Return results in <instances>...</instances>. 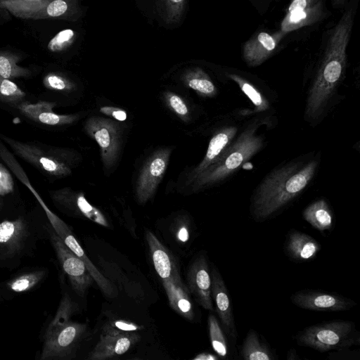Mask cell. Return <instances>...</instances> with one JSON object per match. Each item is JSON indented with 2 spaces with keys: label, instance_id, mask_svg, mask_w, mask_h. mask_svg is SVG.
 Returning a JSON list of instances; mask_svg holds the SVG:
<instances>
[{
  "label": "cell",
  "instance_id": "obj_1",
  "mask_svg": "<svg viewBox=\"0 0 360 360\" xmlns=\"http://www.w3.org/2000/svg\"><path fill=\"white\" fill-rule=\"evenodd\" d=\"M319 160H293L269 172L256 188L250 203L252 218L266 220L297 198L314 179Z\"/></svg>",
  "mask_w": 360,
  "mask_h": 360
},
{
  "label": "cell",
  "instance_id": "obj_2",
  "mask_svg": "<svg viewBox=\"0 0 360 360\" xmlns=\"http://www.w3.org/2000/svg\"><path fill=\"white\" fill-rule=\"evenodd\" d=\"M259 125L252 124L225 149L217 161L191 184L199 191L220 183L233 174L264 146V138L257 134Z\"/></svg>",
  "mask_w": 360,
  "mask_h": 360
},
{
  "label": "cell",
  "instance_id": "obj_3",
  "mask_svg": "<svg viewBox=\"0 0 360 360\" xmlns=\"http://www.w3.org/2000/svg\"><path fill=\"white\" fill-rule=\"evenodd\" d=\"M76 307L68 295L63 297L55 317L45 331L41 360L71 359L74 357L87 331L86 324L70 320Z\"/></svg>",
  "mask_w": 360,
  "mask_h": 360
},
{
  "label": "cell",
  "instance_id": "obj_4",
  "mask_svg": "<svg viewBox=\"0 0 360 360\" xmlns=\"http://www.w3.org/2000/svg\"><path fill=\"white\" fill-rule=\"evenodd\" d=\"M297 344L325 352L342 350L360 344V333L354 322L335 320L312 325L295 335Z\"/></svg>",
  "mask_w": 360,
  "mask_h": 360
},
{
  "label": "cell",
  "instance_id": "obj_5",
  "mask_svg": "<svg viewBox=\"0 0 360 360\" xmlns=\"http://www.w3.org/2000/svg\"><path fill=\"white\" fill-rule=\"evenodd\" d=\"M13 152L49 176L63 178L72 173L71 165L62 150L34 142H22L1 135Z\"/></svg>",
  "mask_w": 360,
  "mask_h": 360
},
{
  "label": "cell",
  "instance_id": "obj_6",
  "mask_svg": "<svg viewBox=\"0 0 360 360\" xmlns=\"http://www.w3.org/2000/svg\"><path fill=\"white\" fill-rule=\"evenodd\" d=\"M84 130L98 145L103 166L112 168L118 159L122 146L120 124L112 119L91 116L86 120Z\"/></svg>",
  "mask_w": 360,
  "mask_h": 360
},
{
  "label": "cell",
  "instance_id": "obj_7",
  "mask_svg": "<svg viewBox=\"0 0 360 360\" xmlns=\"http://www.w3.org/2000/svg\"><path fill=\"white\" fill-rule=\"evenodd\" d=\"M172 151L171 148H161L145 162L136 183V197L139 203L145 204L154 195L166 172Z\"/></svg>",
  "mask_w": 360,
  "mask_h": 360
},
{
  "label": "cell",
  "instance_id": "obj_8",
  "mask_svg": "<svg viewBox=\"0 0 360 360\" xmlns=\"http://www.w3.org/2000/svg\"><path fill=\"white\" fill-rule=\"evenodd\" d=\"M51 243L55 250L63 270L68 276L74 291L84 296L92 285L94 279L84 263L72 252L53 229H49Z\"/></svg>",
  "mask_w": 360,
  "mask_h": 360
},
{
  "label": "cell",
  "instance_id": "obj_9",
  "mask_svg": "<svg viewBox=\"0 0 360 360\" xmlns=\"http://www.w3.org/2000/svg\"><path fill=\"white\" fill-rule=\"evenodd\" d=\"M49 193L56 206L63 212L88 219L103 226H109L105 215L88 202L83 193L75 191L70 188L51 191Z\"/></svg>",
  "mask_w": 360,
  "mask_h": 360
},
{
  "label": "cell",
  "instance_id": "obj_10",
  "mask_svg": "<svg viewBox=\"0 0 360 360\" xmlns=\"http://www.w3.org/2000/svg\"><path fill=\"white\" fill-rule=\"evenodd\" d=\"M290 300L301 309L316 311H347L356 304L354 300L342 295L314 290L297 291Z\"/></svg>",
  "mask_w": 360,
  "mask_h": 360
},
{
  "label": "cell",
  "instance_id": "obj_11",
  "mask_svg": "<svg viewBox=\"0 0 360 360\" xmlns=\"http://www.w3.org/2000/svg\"><path fill=\"white\" fill-rule=\"evenodd\" d=\"M188 287L196 302L205 309H214L211 295V270L205 255L195 258L187 273Z\"/></svg>",
  "mask_w": 360,
  "mask_h": 360
},
{
  "label": "cell",
  "instance_id": "obj_12",
  "mask_svg": "<svg viewBox=\"0 0 360 360\" xmlns=\"http://www.w3.org/2000/svg\"><path fill=\"white\" fill-rule=\"evenodd\" d=\"M51 225L65 245L84 263L101 290L108 297L113 295L115 289L112 283L91 262L69 226L58 217L51 221Z\"/></svg>",
  "mask_w": 360,
  "mask_h": 360
},
{
  "label": "cell",
  "instance_id": "obj_13",
  "mask_svg": "<svg viewBox=\"0 0 360 360\" xmlns=\"http://www.w3.org/2000/svg\"><path fill=\"white\" fill-rule=\"evenodd\" d=\"M211 295L216 311L225 333L233 340L238 337L230 296L221 274L215 267L211 270Z\"/></svg>",
  "mask_w": 360,
  "mask_h": 360
},
{
  "label": "cell",
  "instance_id": "obj_14",
  "mask_svg": "<svg viewBox=\"0 0 360 360\" xmlns=\"http://www.w3.org/2000/svg\"><path fill=\"white\" fill-rule=\"evenodd\" d=\"M139 340L140 335L136 332L112 333L103 331L88 359L105 360L122 355Z\"/></svg>",
  "mask_w": 360,
  "mask_h": 360
},
{
  "label": "cell",
  "instance_id": "obj_15",
  "mask_svg": "<svg viewBox=\"0 0 360 360\" xmlns=\"http://www.w3.org/2000/svg\"><path fill=\"white\" fill-rule=\"evenodd\" d=\"M286 34L280 30L274 34L260 32L253 36L243 47V57L246 64L256 67L266 61Z\"/></svg>",
  "mask_w": 360,
  "mask_h": 360
},
{
  "label": "cell",
  "instance_id": "obj_16",
  "mask_svg": "<svg viewBox=\"0 0 360 360\" xmlns=\"http://www.w3.org/2000/svg\"><path fill=\"white\" fill-rule=\"evenodd\" d=\"M238 132L236 126H227L219 129L210 139L206 153L202 161L189 173L187 185H190L198 176L206 171L232 143Z\"/></svg>",
  "mask_w": 360,
  "mask_h": 360
},
{
  "label": "cell",
  "instance_id": "obj_17",
  "mask_svg": "<svg viewBox=\"0 0 360 360\" xmlns=\"http://www.w3.org/2000/svg\"><path fill=\"white\" fill-rule=\"evenodd\" d=\"M56 105L55 102L39 101L36 103L20 102L15 108L25 117L50 126H61L70 124L79 119L78 115H60L53 112Z\"/></svg>",
  "mask_w": 360,
  "mask_h": 360
},
{
  "label": "cell",
  "instance_id": "obj_18",
  "mask_svg": "<svg viewBox=\"0 0 360 360\" xmlns=\"http://www.w3.org/2000/svg\"><path fill=\"white\" fill-rule=\"evenodd\" d=\"M28 235L23 218L0 222V255L12 257L23 248Z\"/></svg>",
  "mask_w": 360,
  "mask_h": 360
},
{
  "label": "cell",
  "instance_id": "obj_19",
  "mask_svg": "<svg viewBox=\"0 0 360 360\" xmlns=\"http://www.w3.org/2000/svg\"><path fill=\"white\" fill-rule=\"evenodd\" d=\"M321 249V246L316 239L300 231L292 229L286 237L285 250L287 255L294 260H311Z\"/></svg>",
  "mask_w": 360,
  "mask_h": 360
},
{
  "label": "cell",
  "instance_id": "obj_20",
  "mask_svg": "<svg viewBox=\"0 0 360 360\" xmlns=\"http://www.w3.org/2000/svg\"><path fill=\"white\" fill-rule=\"evenodd\" d=\"M171 307L185 319L193 321L195 316L188 289L181 282L179 273L162 280Z\"/></svg>",
  "mask_w": 360,
  "mask_h": 360
},
{
  "label": "cell",
  "instance_id": "obj_21",
  "mask_svg": "<svg viewBox=\"0 0 360 360\" xmlns=\"http://www.w3.org/2000/svg\"><path fill=\"white\" fill-rule=\"evenodd\" d=\"M146 238L150 250L155 269L160 278L164 280L178 274L172 255L156 236L152 232L147 231Z\"/></svg>",
  "mask_w": 360,
  "mask_h": 360
},
{
  "label": "cell",
  "instance_id": "obj_22",
  "mask_svg": "<svg viewBox=\"0 0 360 360\" xmlns=\"http://www.w3.org/2000/svg\"><path fill=\"white\" fill-rule=\"evenodd\" d=\"M323 4L321 1L300 10L287 12L281 24V30L288 33L291 31L312 25L321 19Z\"/></svg>",
  "mask_w": 360,
  "mask_h": 360
},
{
  "label": "cell",
  "instance_id": "obj_23",
  "mask_svg": "<svg viewBox=\"0 0 360 360\" xmlns=\"http://www.w3.org/2000/svg\"><path fill=\"white\" fill-rule=\"evenodd\" d=\"M303 219L321 232L330 230L333 225V214L324 199H319L309 204L302 211Z\"/></svg>",
  "mask_w": 360,
  "mask_h": 360
},
{
  "label": "cell",
  "instance_id": "obj_24",
  "mask_svg": "<svg viewBox=\"0 0 360 360\" xmlns=\"http://www.w3.org/2000/svg\"><path fill=\"white\" fill-rule=\"evenodd\" d=\"M240 354L245 360H274L276 359L269 347L253 329L248 332L241 347Z\"/></svg>",
  "mask_w": 360,
  "mask_h": 360
},
{
  "label": "cell",
  "instance_id": "obj_25",
  "mask_svg": "<svg viewBox=\"0 0 360 360\" xmlns=\"http://www.w3.org/2000/svg\"><path fill=\"white\" fill-rule=\"evenodd\" d=\"M186 85L205 97L214 96L217 89L209 75L200 68L188 71L184 77Z\"/></svg>",
  "mask_w": 360,
  "mask_h": 360
},
{
  "label": "cell",
  "instance_id": "obj_26",
  "mask_svg": "<svg viewBox=\"0 0 360 360\" xmlns=\"http://www.w3.org/2000/svg\"><path fill=\"white\" fill-rule=\"evenodd\" d=\"M207 323L210 339L214 351L219 358L226 359L229 355V349L224 330L214 314L209 315Z\"/></svg>",
  "mask_w": 360,
  "mask_h": 360
},
{
  "label": "cell",
  "instance_id": "obj_27",
  "mask_svg": "<svg viewBox=\"0 0 360 360\" xmlns=\"http://www.w3.org/2000/svg\"><path fill=\"white\" fill-rule=\"evenodd\" d=\"M228 77L234 81L240 89L254 104L257 112L265 111L270 107L267 99L251 82L236 74H228Z\"/></svg>",
  "mask_w": 360,
  "mask_h": 360
},
{
  "label": "cell",
  "instance_id": "obj_28",
  "mask_svg": "<svg viewBox=\"0 0 360 360\" xmlns=\"http://www.w3.org/2000/svg\"><path fill=\"white\" fill-rule=\"evenodd\" d=\"M46 271L39 269L16 276L7 283L9 290L15 292H25L36 286L44 277Z\"/></svg>",
  "mask_w": 360,
  "mask_h": 360
},
{
  "label": "cell",
  "instance_id": "obj_29",
  "mask_svg": "<svg viewBox=\"0 0 360 360\" xmlns=\"http://www.w3.org/2000/svg\"><path fill=\"white\" fill-rule=\"evenodd\" d=\"M25 96V93L9 79L0 77V100L4 103L16 105Z\"/></svg>",
  "mask_w": 360,
  "mask_h": 360
},
{
  "label": "cell",
  "instance_id": "obj_30",
  "mask_svg": "<svg viewBox=\"0 0 360 360\" xmlns=\"http://www.w3.org/2000/svg\"><path fill=\"white\" fill-rule=\"evenodd\" d=\"M164 98L168 108L181 120L187 122L190 118V109L185 101L178 94L166 91Z\"/></svg>",
  "mask_w": 360,
  "mask_h": 360
},
{
  "label": "cell",
  "instance_id": "obj_31",
  "mask_svg": "<svg viewBox=\"0 0 360 360\" xmlns=\"http://www.w3.org/2000/svg\"><path fill=\"white\" fill-rule=\"evenodd\" d=\"M29 75L27 69L17 65L16 60L11 56L0 55V77L11 79Z\"/></svg>",
  "mask_w": 360,
  "mask_h": 360
},
{
  "label": "cell",
  "instance_id": "obj_32",
  "mask_svg": "<svg viewBox=\"0 0 360 360\" xmlns=\"http://www.w3.org/2000/svg\"><path fill=\"white\" fill-rule=\"evenodd\" d=\"M46 88L58 91L70 92L75 90V84L68 78L56 73H49L43 80Z\"/></svg>",
  "mask_w": 360,
  "mask_h": 360
},
{
  "label": "cell",
  "instance_id": "obj_33",
  "mask_svg": "<svg viewBox=\"0 0 360 360\" xmlns=\"http://www.w3.org/2000/svg\"><path fill=\"white\" fill-rule=\"evenodd\" d=\"M75 33L70 29L63 30L59 32L51 39L48 48L51 51H58L65 49L72 39Z\"/></svg>",
  "mask_w": 360,
  "mask_h": 360
},
{
  "label": "cell",
  "instance_id": "obj_34",
  "mask_svg": "<svg viewBox=\"0 0 360 360\" xmlns=\"http://www.w3.org/2000/svg\"><path fill=\"white\" fill-rule=\"evenodd\" d=\"M141 327L133 322L125 320H115L108 323L104 327L103 331L120 333L127 332H136Z\"/></svg>",
  "mask_w": 360,
  "mask_h": 360
},
{
  "label": "cell",
  "instance_id": "obj_35",
  "mask_svg": "<svg viewBox=\"0 0 360 360\" xmlns=\"http://www.w3.org/2000/svg\"><path fill=\"white\" fill-rule=\"evenodd\" d=\"M14 182L9 170L0 163V195H5L13 192Z\"/></svg>",
  "mask_w": 360,
  "mask_h": 360
},
{
  "label": "cell",
  "instance_id": "obj_36",
  "mask_svg": "<svg viewBox=\"0 0 360 360\" xmlns=\"http://www.w3.org/2000/svg\"><path fill=\"white\" fill-rule=\"evenodd\" d=\"M99 111L107 116L113 118L119 122H124L127 118L126 111L122 108L112 106H103L100 108Z\"/></svg>",
  "mask_w": 360,
  "mask_h": 360
},
{
  "label": "cell",
  "instance_id": "obj_37",
  "mask_svg": "<svg viewBox=\"0 0 360 360\" xmlns=\"http://www.w3.org/2000/svg\"><path fill=\"white\" fill-rule=\"evenodd\" d=\"M68 4L64 0H53L46 8V13L51 17H58L66 12Z\"/></svg>",
  "mask_w": 360,
  "mask_h": 360
},
{
  "label": "cell",
  "instance_id": "obj_38",
  "mask_svg": "<svg viewBox=\"0 0 360 360\" xmlns=\"http://www.w3.org/2000/svg\"><path fill=\"white\" fill-rule=\"evenodd\" d=\"M315 0H290L288 12L308 8L315 4Z\"/></svg>",
  "mask_w": 360,
  "mask_h": 360
},
{
  "label": "cell",
  "instance_id": "obj_39",
  "mask_svg": "<svg viewBox=\"0 0 360 360\" xmlns=\"http://www.w3.org/2000/svg\"><path fill=\"white\" fill-rule=\"evenodd\" d=\"M177 239L182 243H186L189 239V231L188 226L184 224H181L176 232Z\"/></svg>",
  "mask_w": 360,
  "mask_h": 360
},
{
  "label": "cell",
  "instance_id": "obj_40",
  "mask_svg": "<svg viewBox=\"0 0 360 360\" xmlns=\"http://www.w3.org/2000/svg\"><path fill=\"white\" fill-rule=\"evenodd\" d=\"M219 357L217 355L208 352H203L198 354L193 359L195 360H217Z\"/></svg>",
  "mask_w": 360,
  "mask_h": 360
},
{
  "label": "cell",
  "instance_id": "obj_41",
  "mask_svg": "<svg viewBox=\"0 0 360 360\" xmlns=\"http://www.w3.org/2000/svg\"><path fill=\"white\" fill-rule=\"evenodd\" d=\"M287 359L295 360V359H300V357L298 356L296 351L294 349H292L289 350V352L288 353Z\"/></svg>",
  "mask_w": 360,
  "mask_h": 360
},
{
  "label": "cell",
  "instance_id": "obj_42",
  "mask_svg": "<svg viewBox=\"0 0 360 360\" xmlns=\"http://www.w3.org/2000/svg\"><path fill=\"white\" fill-rule=\"evenodd\" d=\"M335 4H342L345 0H333Z\"/></svg>",
  "mask_w": 360,
  "mask_h": 360
},
{
  "label": "cell",
  "instance_id": "obj_43",
  "mask_svg": "<svg viewBox=\"0 0 360 360\" xmlns=\"http://www.w3.org/2000/svg\"><path fill=\"white\" fill-rule=\"evenodd\" d=\"M2 205H3V203H2V202L0 200V209L1 208Z\"/></svg>",
  "mask_w": 360,
  "mask_h": 360
}]
</instances>
